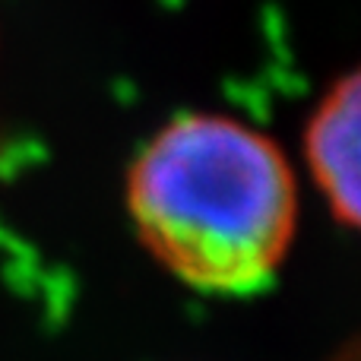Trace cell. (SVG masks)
Listing matches in <instances>:
<instances>
[{"instance_id": "cell-1", "label": "cell", "mask_w": 361, "mask_h": 361, "mask_svg": "<svg viewBox=\"0 0 361 361\" xmlns=\"http://www.w3.org/2000/svg\"><path fill=\"white\" fill-rule=\"evenodd\" d=\"M124 203L146 254L206 295L273 286L298 235V178L286 149L231 114L159 127L127 169Z\"/></svg>"}, {"instance_id": "cell-2", "label": "cell", "mask_w": 361, "mask_h": 361, "mask_svg": "<svg viewBox=\"0 0 361 361\" xmlns=\"http://www.w3.org/2000/svg\"><path fill=\"white\" fill-rule=\"evenodd\" d=\"M305 165L333 219L361 231V67L339 76L311 111Z\"/></svg>"}]
</instances>
